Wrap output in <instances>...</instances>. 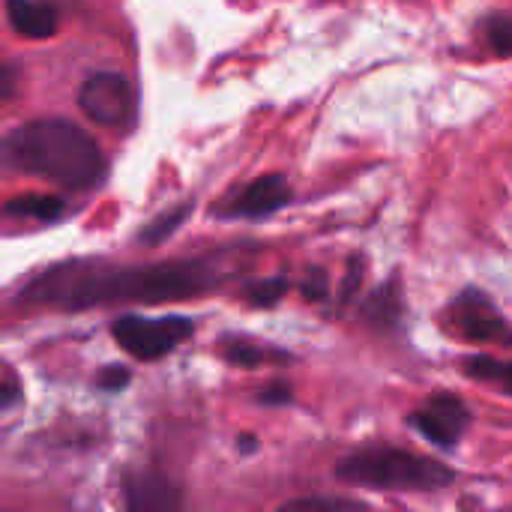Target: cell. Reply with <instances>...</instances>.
Returning <instances> with one entry per match:
<instances>
[{
    "instance_id": "1",
    "label": "cell",
    "mask_w": 512,
    "mask_h": 512,
    "mask_svg": "<svg viewBox=\"0 0 512 512\" xmlns=\"http://www.w3.org/2000/svg\"><path fill=\"white\" fill-rule=\"evenodd\" d=\"M213 285V270L198 261H162L141 267L63 264L42 273L21 297L57 309H90L111 303H168L198 297Z\"/></svg>"
},
{
    "instance_id": "2",
    "label": "cell",
    "mask_w": 512,
    "mask_h": 512,
    "mask_svg": "<svg viewBox=\"0 0 512 512\" xmlns=\"http://www.w3.org/2000/svg\"><path fill=\"white\" fill-rule=\"evenodd\" d=\"M0 168L66 189H93L105 177V156L81 126L69 120H33L0 141Z\"/></svg>"
},
{
    "instance_id": "3",
    "label": "cell",
    "mask_w": 512,
    "mask_h": 512,
    "mask_svg": "<svg viewBox=\"0 0 512 512\" xmlns=\"http://www.w3.org/2000/svg\"><path fill=\"white\" fill-rule=\"evenodd\" d=\"M339 480L381 492H435L453 483V471L429 456L399 447H363L336 468Z\"/></svg>"
},
{
    "instance_id": "4",
    "label": "cell",
    "mask_w": 512,
    "mask_h": 512,
    "mask_svg": "<svg viewBox=\"0 0 512 512\" xmlns=\"http://www.w3.org/2000/svg\"><path fill=\"white\" fill-rule=\"evenodd\" d=\"M117 345L138 357V360H159L171 354L180 342H186L195 333V324L189 318H141V315H123L111 327Z\"/></svg>"
},
{
    "instance_id": "5",
    "label": "cell",
    "mask_w": 512,
    "mask_h": 512,
    "mask_svg": "<svg viewBox=\"0 0 512 512\" xmlns=\"http://www.w3.org/2000/svg\"><path fill=\"white\" fill-rule=\"evenodd\" d=\"M444 324L468 342H492V345L512 342V330L507 327L504 315L495 309V303L483 291H474V288L462 291L453 300Z\"/></svg>"
},
{
    "instance_id": "6",
    "label": "cell",
    "mask_w": 512,
    "mask_h": 512,
    "mask_svg": "<svg viewBox=\"0 0 512 512\" xmlns=\"http://www.w3.org/2000/svg\"><path fill=\"white\" fill-rule=\"evenodd\" d=\"M78 105L93 123L108 126V129H120L135 114V93H132V84L123 75L96 72L81 84Z\"/></svg>"
},
{
    "instance_id": "7",
    "label": "cell",
    "mask_w": 512,
    "mask_h": 512,
    "mask_svg": "<svg viewBox=\"0 0 512 512\" xmlns=\"http://www.w3.org/2000/svg\"><path fill=\"white\" fill-rule=\"evenodd\" d=\"M468 423H471V411L453 393H438L420 411L411 414V426L426 441H432L438 447H456V441L465 435Z\"/></svg>"
},
{
    "instance_id": "8",
    "label": "cell",
    "mask_w": 512,
    "mask_h": 512,
    "mask_svg": "<svg viewBox=\"0 0 512 512\" xmlns=\"http://www.w3.org/2000/svg\"><path fill=\"white\" fill-rule=\"evenodd\" d=\"M291 201V186L282 174H264L252 183H246L228 204L225 216L240 219H264L276 210H282Z\"/></svg>"
},
{
    "instance_id": "9",
    "label": "cell",
    "mask_w": 512,
    "mask_h": 512,
    "mask_svg": "<svg viewBox=\"0 0 512 512\" xmlns=\"http://www.w3.org/2000/svg\"><path fill=\"white\" fill-rule=\"evenodd\" d=\"M123 507L126 512H183V498L168 477L156 471H138L126 477Z\"/></svg>"
},
{
    "instance_id": "10",
    "label": "cell",
    "mask_w": 512,
    "mask_h": 512,
    "mask_svg": "<svg viewBox=\"0 0 512 512\" xmlns=\"http://www.w3.org/2000/svg\"><path fill=\"white\" fill-rule=\"evenodd\" d=\"M6 15L15 33L27 39H48L57 33V12L42 0H6Z\"/></svg>"
},
{
    "instance_id": "11",
    "label": "cell",
    "mask_w": 512,
    "mask_h": 512,
    "mask_svg": "<svg viewBox=\"0 0 512 512\" xmlns=\"http://www.w3.org/2000/svg\"><path fill=\"white\" fill-rule=\"evenodd\" d=\"M465 375L480 381V384H492L498 387L504 396H512V360H498V357H471L465 360Z\"/></svg>"
},
{
    "instance_id": "12",
    "label": "cell",
    "mask_w": 512,
    "mask_h": 512,
    "mask_svg": "<svg viewBox=\"0 0 512 512\" xmlns=\"http://www.w3.org/2000/svg\"><path fill=\"white\" fill-rule=\"evenodd\" d=\"M3 213L6 216H24V219L48 222V219H57L63 213V201L54 198V195H21V198H12L3 207Z\"/></svg>"
},
{
    "instance_id": "13",
    "label": "cell",
    "mask_w": 512,
    "mask_h": 512,
    "mask_svg": "<svg viewBox=\"0 0 512 512\" xmlns=\"http://www.w3.org/2000/svg\"><path fill=\"white\" fill-rule=\"evenodd\" d=\"M483 39L495 57H512V15L510 12H492L483 18Z\"/></svg>"
},
{
    "instance_id": "14",
    "label": "cell",
    "mask_w": 512,
    "mask_h": 512,
    "mask_svg": "<svg viewBox=\"0 0 512 512\" xmlns=\"http://www.w3.org/2000/svg\"><path fill=\"white\" fill-rule=\"evenodd\" d=\"M366 507L351 498H297L273 512H363Z\"/></svg>"
},
{
    "instance_id": "15",
    "label": "cell",
    "mask_w": 512,
    "mask_h": 512,
    "mask_svg": "<svg viewBox=\"0 0 512 512\" xmlns=\"http://www.w3.org/2000/svg\"><path fill=\"white\" fill-rule=\"evenodd\" d=\"M189 216V204H180V207H174V210H168V213H162L156 222H150L147 228H144V234H141V240L144 243H150V246H156V243H162L168 234H174L180 225H183V219Z\"/></svg>"
},
{
    "instance_id": "16",
    "label": "cell",
    "mask_w": 512,
    "mask_h": 512,
    "mask_svg": "<svg viewBox=\"0 0 512 512\" xmlns=\"http://www.w3.org/2000/svg\"><path fill=\"white\" fill-rule=\"evenodd\" d=\"M285 294V279H264L249 288V303L252 306H276Z\"/></svg>"
},
{
    "instance_id": "17",
    "label": "cell",
    "mask_w": 512,
    "mask_h": 512,
    "mask_svg": "<svg viewBox=\"0 0 512 512\" xmlns=\"http://www.w3.org/2000/svg\"><path fill=\"white\" fill-rule=\"evenodd\" d=\"M225 354H228V360H234V363H240V366H255V363L267 360V351H258V348H252V345H231Z\"/></svg>"
},
{
    "instance_id": "18",
    "label": "cell",
    "mask_w": 512,
    "mask_h": 512,
    "mask_svg": "<svg viewBox=\"0 0 512 512\" xmlns=\"http://www.w3.org/2000/svg\"><path fill=\"white\" fill-rule=\"evenodd\" d=\"M126 384H129V372L123 366H108L99 378V387H105V390H120Z\"/></svg>"
},
{
    "instance_id": "19",
    "label": "cell",
    "mask_w": 512,
    "mask_h": 512,
    "mask_svg": "<svg viewBox=\"0 0 512 512\" xmlns=\"http://www.w3.org/2000/svg\"><path fill=\"white\" fill-rule=\"evenodd\" d=\"M15 87H18L15 69H12L6 60H0V99H9V96L15 93Z\"/></svg>"
}]
</instances>
